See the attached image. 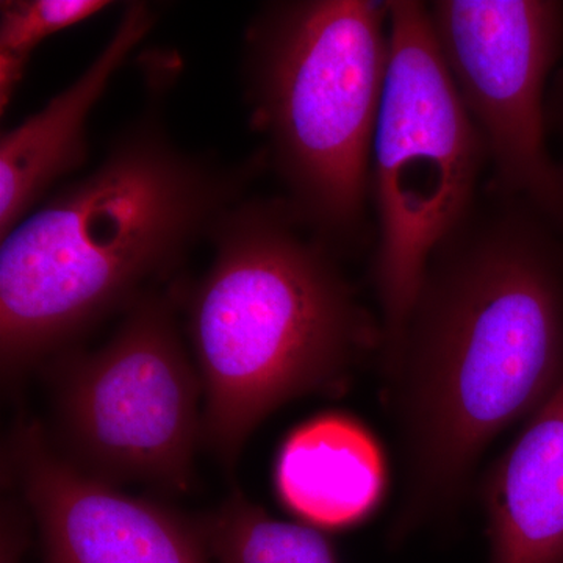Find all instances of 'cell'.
Returning <instances> with one entry per match:
<instances>
[{
  "mask_svg": "<svg viewBox=\"0 0 563 563\" xmlns=\"http://www.w3.org/2000/svg\"><path fill=\"white\" fill-rule=\"evenodd\" d=\"M22 532L16 518L10 510H3L2 518V554L0 563H20L22 547Z\"/></svg>",
  "mask_w": 563,
  "mask_h": 563,
  "instance_id": "obj_14",
  "label": "cell"
},
{
  "mask_svg": "<svg viewBox=\"0 0 563 563\" xmlns=\"http://www.w3.org/2000/svg\"><path fill=\"white\" fill-rule=\"evenodd\" d=\"M11 457L44 543V563H210L199 525L133 498L57 454L38 426Z\"/></svg>",
  "mask_w": 563,
  "mask_h": 563,
  "instance_id": "obj_8",
  "label": "cell"
},
{
  "mask_svg": "<svg viewBox=\"0 0 563 563\" xmlns=\"http://www.w3.org/2000/svg\"><path fill=\"white\" fill-rule=\"evenodd\" d=\"M404 461L398 528L453 509L488 444L563 380V233L485 188L433 251L383 363Z\"/></svg>",
  "mask_w": 563,
  "mask_h": 563,
  "instance_id": "obj_1",
  "label": "cell"
},
{
  "mask_svg": "<svg viewBox=\"0 0 563 563\" xmlns=\"http://www.w3.org/2000/svg\"><path fill=\"white\" fill-rule=\"evenodd\" d=\"M276 487L285 506L309 523H355L383 496V451L361 422L322 415L285 440L276 463Z\"/></svg>",
  "mask_w": 563,
  "mask_h": 563,
  "instance_id": "obj_11",
  "label": "cell"
},
{
  "mask_svg": "<svg viewBox=\"0 0 563 563\" xmlns=\"http://www.w3.org/2000/svg\"><path fill=\"white\" fill-rule=\"evenodd\" d=\"M60 383L68 461L109 484L188 487L203 388L166 296L141 298L106 346L65 362Z\"/></svg>",
  "mask_w": 563,
  "mask_h": 563,
  "instance_id": "obj_6",
  "label": "cell"
},
{
  "mask_svg": "<svg viewBox=\"0 0 563 563\" xmlns=\"http://www.w3.org/2000/svg\"><path fill=\"white\" fill-rule=\"evenodd\" d=\"M199 529L220 563H336L320 531L277 520L242 495L232 496Z\"/></svg>",
  "mask_w": 563,
  "mask_h": 563,
  "instance_id": "obj_12",
  "label": "cell"
},
{
  "mask_svg": "<svg viewBox=\"0 0 563 563\" xmlns=\"http://www.w3.org/2000/svg\"><path fill=\"white\" fill-rule=\"evenodd\" d=\"M214 257L188 296V333L201 374L202 433L222 461L301 396L344 391L383 328L339 258L282 198H246L210 236Z\"/></svg>",
  "mask_w": 563,
  "mask_h": 563,
  "instance_id": "obj_3",
  "label": "cell"
},
{
  "mask_svg": "<svg viewBox=\"0 0 563 563\" xmlns=\"http://www.w3.org/2000/svg\"><path fill=\"white\" fill-rule=\"evenodd\" d=\"M492 563H563V380L488 474Z\"/></svg>",
  "mask_w": 563,
  "mask_h": 563,
  "instance_id": "obj_10",
  "label": "cell"
},
{
  "mask_svg": "<svg viewBox=\"0 0 563 563\" xmlns=\"http://www.w3.org/2000/svg\"><path fill=\"white\" fill-rule=\"evenodd\" d=\"M103 0H3L0 3V110L24 79L32 54L44 40L109 9Z\"/></svg>",
  "mask_w": 563,
  "mask_h": 563,
  "instance_id": "obj_13",
  "label": "cell"
},
{
  "mask_svg": "<svg viewBox=\"0 0 563 563\" xmlns=\"http://www.w3.org/2000/svg\"><path fill=\"white\" fill-rule=\"evenodd\" d=\"M558 109H559V111H561V122H562V129H563V91H562V96H561V101H559ZM561 169H562V174H563V162L561 163Z\"/></svg>",
  "mask_w": 563,
  "mask_h": 563,
  "instance_id": "obj_15",
  "label": "cell"
},
{
  "mask_svg": "<svg viewBox=\"0 0 563 563\" xmlns=\"http://www.w3.org/2000/svg\"><path fill=\"white\" fill-rule=\"evenodd\" d=\"M251 124L292 217L336 255L365 246L390 63L388 0L266 3L244 35Z\"/></svg>",
  "mask_w": 563,
  "mask_h": 563,
  "instance_id": "obj_4",
  "label": "cell"
},
{
  "mask_svg": "<svg viewBox=\"0 0 563 563\" xmlns=\"http://www.w3.org/2000/svg\"><path fill=\"white\" fill-rule=\"evenodd\" d=\"M433 38L479 129L487 187L531 203L563 233V174L548 151L544 87L563 49L555 0H435Z\"/></svg>",
  "mask_w": 563,
  "mask_h": 563,
  "instance_id": "obj_7",
  "label": "cell"
},
{
  "mask_svg": "<svg viewBox=\"0 0 563 563\" xmlns=\"http://www.w3.org/2000/svg\"><path fill=\"white\" fill-rule=\"evenodd\" d=\"M390 63L374 135L372 280L380 363L401 340L433 251L479 198L487 147L440 55L428 5L388 0Z\"/></svg>",
  "mask_w": 563,
  "mask_h": 563,
  "instance_id": "obj_5",
  "label": "cell"
},
{
  "mask_svg": "<svg viewBox=\"0 0 563 563\" xmlns=\"http://www.w3.org/2000/svg\"><path fill=\"white\" fill-rule=\"evenodd\" d=\"M158 20L146 2L129 3L98 57L66 90L0 139V236L36 209L55 181L88 161L87 122L118 69Z\"/></svg>",
  "mask_w": 563,
  "mask_h": 563,
  "instance_id": "obj_9",
  "label": "cell"
},
{
  "mask_svg": "<svg viewBox=\"0 0 563 563\" xmlns=\"http://www.w3.org/2000/svg\"><path fill=\"white\" fill-rule=\"evenodd\" d=\"M101 165L18 222L0 246V361L18 377L169 276L268 169L265 151L228 163L184 150L163 88Z\"/></svg>",
  "mask_w": 563,
  "mask_h": 563,
  "instance_id": "obj_2",
  "label": "cell"
}]
</instances>
